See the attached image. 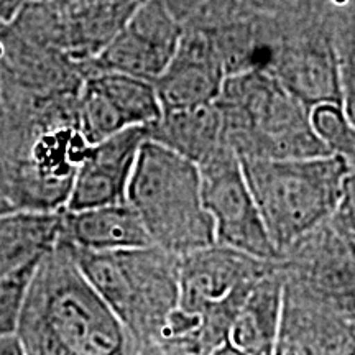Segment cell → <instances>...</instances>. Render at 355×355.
<instances>
[{"label":"cell","instance_id":"6da1fadb","mask_svg":"<svg viewBox=\"0 0 355 355\" xmlns=\"http://www.w3.org/2000/svg\"><path fill=\"white\" fill-rule=\"evenodd\" d=\"M17 336L25 355H140V344L87 283L64 243L40 260Z\"/></svg>","mask_w":355,"mask_h":355},{"label":"cell","instance_id":"7a4b0ae2","mask_svg":"<svg viewBox=\"0 0 355 355\" xmlns=\"http://www.w3.org/2000/svg\"><path fill=\"white\" fill-rule=\"evenodd\" d=\"M216 104L225 141L241 159L329 155L311 123V109L266 71L227 76Z\"/></svg>","mask_w":355,"mask_h":355},{"label":"cell","instance_id":"3957f363","mask_svg":"<svg viewBox=\"0 0 355 355\" xmlns=\"http://www.w3.org/2000/svg\"><path fill=\"white\" fill-rule=\"evenodd\" d=\"M127 202L144 222L153 245L183 257L216 242L194 162L146 137L127 189Z\"/></svg>","mask_w":355,"mask_h":355},{"label":"cell","instance_id":"277c9868","mask_svg":"<svg viewBox=\"0 0 355 355\" xmlns=\"http://www.w3.org/2000/svg\"><path fill=\"white\" fill-rule=\"evenodd\" d=\"M64 245L89 285L139 344L158 343L178 308L180 257L158 245L119 252H89Z\"/></svg>","mask_w":355,"mask_h":355},{"label":"cell","instance_id":"5b68a950","mask_svg":"<svg viewBox=\"0 0 355 355\" xmlns=\"http://www.w3.org/2000/svg\"><path fill=\"white\" fill-rule=\"evenodd\" d=\"M278 254L329 220L350 168L339 155L241 159Z\"/></svg>","mask_w":355,"mask_h":355},{"label":"cell","instance_id":"8992f818","mask_svg":"<svg viewBox=\"0 0 355 355\" xmlns=\"http://www.w3.org/2000/svg\"><path fill=\"white\" fill-rule=\"evenodd\" d=\"M277 263L217 242L180 257L178 309L199 319V355H211L227 343L248 291Z\"/></svg>","mask_w":355,"mask_h":355},{"label":"cell","instance_id":"52a82bcc","mask_svg":"<svg viewBox=\"0 0 355 355\" xmlns=\"http://www.w3.org/2000/svg\"><path fill=\"white\" fill-rule=\"evenodd\" d=\"M278 270L285 295L355 326V242L329 220L283 250Z\"/></svg>","mask_w":355,"mask_h":355},{"label":"cell","instance_id":"ba28073f","mask_svg":"<svg viewBox=\"0 0 355 355\" xmlns=\"http://www.w3.org/2000/svg\"><path fill=\"white\" fill-rule=\"evenodd\" d=\"M198 168L204 207L214 222L216 242L261 260H279L239 155L225 146Z\"/></svg>","mask_w":355,"mask_h":355},{"label":"cell","instance_id":"9c48e42d","mask_svg":"<svg viewBox=\"0 0 355 355\" xmlns=\"http://www.w3.org/2000/svg\"><path fill=\"white\" fill-rule=\"evenodd\" d=\"M183 33L165 2L144 0L86 64V74L112 71L153 83L171 61Z\"/></svg>","mask_w":355,"mask_h":355},{"label":"cell","instance_id":"30bf717a","mask_svg":"<svg viewBox=\"0 0 355 355\" xmlns=\"http://www.w3.org/2000/svg\"><path fill=\"white\" fill-rule=\"evenodd\" d=\"M146 127H130L91 145L71 186L66 211L127 202V189Z\"/></svg>","mask_w":355,"mask_h":355},{"label":"cell","instance_id":"8fae6325","mask_svg":"<svg viewBox=\"0 0 355 355\" xmlns=\"http://www.w3.org/2000/svg\"><path fill=\"white\" fill-rule=\"evenodd\" d=\"M225 78L211 33H183L171 61L153 81L162 112L214 104Z\"/></svg>","mask_w":355,"mask_h":355},{"label":"cell","instance_id":"7c38bea8","mask_svg":"<svg viewBox=\"0 0 355 355\" xmlns=\"http://www.w3.org/2000/svg\"><path fill=\"white\" fill-rule=\"evenodd\" d=\"M266 73L306 107L313 109L326 102L343 105L339 68L331 38L309 37L273 48Z\"/></svg>","mask_w":355,"mask_h":355},{"label":"cell","instance_id":"4fadbf2b","mask_svg":"<svg viewBox=\"0 0 355 355\" xmlns=\"http://www.w3.org/2000/svg\"><path fill=\"white\" fill-rule=\"evenodd\" d=\"M273 355H355V326L283 293Z\"/></svg>","mask_w":355,"mask_h":355},{"label":"cell","instance_id":"5bb4252c","mask_svg":"<svg viewBox=\"0 0 355 355\" xmlns=\"http://www.w3.org/2000/svg\"><path fill=\"white\" fill-rule=\"evenodd\" d=\"M58 241L89 252H119L153 245L144 222L128 202L63 211Z\"/></svg>","mask_w":355,"mask_h":355},{"label":"cell","instance_id":"9a60e30c","mask_svg":"<svg viewBox=\"0 0 355 355\" xmlns=\"http://www.w3.org/2000/svg\"><path fill=\"white\" fill-rule=\"evenodd\" d=\"M283 309L278 263L252 286L230 324L227 344L245 355H273Z\"/></svg>","mask_w":355,"mask_h":355},{"label":"cell","instance_id":"2e32d148","mask_svg":"<svg viewBox=\"0 0 355 355\" xmlns=\"http://www.w3.org/2000/svg\"><path fill=\"white\" fill-rule=\"evenodd\" d=\"M146 135L198 166L229 146L216 102L191 109L163 110L162 117L146 127Z\"/></svg>","mask_w":355,"mask_h":355},{"label":"cell","instance_id":"e0dca14e","mask_svg":"<svg viewBox=\"0 0 355 355\" xmlns=\"http://www.w3.org/2000/svg\"><path fill=\"white\" fill-rule=\"evenodd\" d=\"M63 211H12L0 214V279L42 260L55 248Z\"/></svg>","mask_w":355,"mask_h":355},{"label":"cell","instance_id":"ac0fdd59","mask_svg":"<svg viewBox=\"0 0 355 355\" xmlns=\"http://www.w3.org/2000/svg\"><path fill=\"white\" fill-rule=\"evenodd\" d=\"M86 78L107 102L122 128L148 127L162 117V104L152 81L112 71H96Z\"/></svg>","mask_w":355,"mask_h":355},{"label":"cell","instance_id":"d6986e66","mask_svg":"<svg viewBox=\"0 0 355 355\" xmlns=\"http://www.w3.org/2000/svg\"><path fill=\"white\" fill-rule=\"evenodd\" d=\"M38 263L40 260L0 279V337L17 332L26 291Z\"/></svg>","mask_w":355,"mask_h":355},{"label":"cell","instance_id":"ffe728a7","mask_svg":"<svg viewBox=\"0 0 355 355\" xmlns=\"http://www.w3.org/2000/svg\"><path fill=\"white\" fill-rule=\"evenodd\" d=\"M329 222L340 234L355 242V171H349L344 178L339 201Z\"/></svg>","mask_w":355,"mask_h":355},{"label":"cell","instance_id":"44dd1931","mask_svg":"<svg viewBox=\"0 0 355 355\" xmlns=\"http://www.w3.org/2000/svg\"><path fill=\"white\" fill-rule=\"evenodd\" d=\"M140 355H189V354L184 352L183 349L175 347V345L148 343V344H140Z\"/></svg>","mask_w":355,"mask_h":355},{"label":"cell","instance_id":"7402d4cb","mask_svg":"<svg viewBox=\"0 0 355 355\" xmlns=\"http://www.w3.org/2000/svg\"><path fill=\"white\" fill-rule=\"evenodd\" d=\"M0 355H25V349L17 332L0 337Z\"/></svg>","mask_w":355,"mask_h":355},{"label":"cell","instance_id":"603a6c76","mask_svg":"<svg viewBox=\"0 0 355 355\" xmlns=\"http://www.w3.org/2000/svg\"><path fill=\"white\" fill-rule=\"evenodd\" d=\"M211 355H245V354H242L241 350H237V349H234L232 345L230 344H227L225 343L224 345H220L219 349H216L214 352H212Z\"/></svg>","mask_w":355,"mask_h":355},{"label":"cell","instance_id":"cb8c5ba5","mask_svg":"<svg viewBox=\"0 0 355 355\" xmlns=\"http://www.w3.org/2000/svg\"><path fill=\"white\" fill-rule=\"evenodd\" d=\"M6 212H12V211H10V207H8L6 196H3L2 184H0V214H6Z\"/></svg>","mask_w":355,"mask_h":355},{"label":"cell","instance_id":"d4e9b609","mask_svg":"<svg viewBox=\"0 0 355 355\" xmlns=\"http://www.w3.org/2000/svg\"><path fill=\"white\" fill-rule=\"evenodd\" d=\"M2 110H3V96H2V78H0V121H2Z\"/></svg>","mask_w":355,"mask_h":355},{"label":"cell","instance_id":"484cf974","mask_svg":"<svg viewBox=\"0 0 355 355\" xmlns=\"http://www.w3.org/2000/svg\"><path fill=\"white\" fill-rule=\"evenodd\" d=\"M352 2H354V6H355V0H352Z\"/></svg>","mask_w":355,"mask_h":355}]
</instances>
